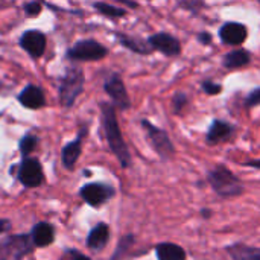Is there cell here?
<instances>
[{"label": "cell", "instance_id": "83f0119b", "mask_svg": "<svg viewBox=\"0 0 260 260\" xmlns=\"http://www.w3.org/2000/svg\"><path fill=\"white\" fill-rule=\"evenodd\" d=\"M198 41L204 46H209L212 44V35L209 32H200L198 34Z\"/></svg>", "mask_w": 260, "mask_h": 260}, {"label": "cell", "instance_id": "f1b7e54d", "mask_svg": "<svg viewBox=\"0 0 260 260\" xmlns=\"http://www.w3.org/2000/svg\"><path fill=\"white\" fill-rule=\"evenodd\" d=\"M11 229V222L6 219H0V233H5Z\"/></svg>", "mask_w": 260, "mask_h": 260}, {"label": "cell", "instance_id": "603a6c76", "mask_svg": "<svg viewBox=\"0 0 260 260\" xmlns=\"http://www.w3.org/2000/svg\"><path fill=\"white\" fill-rule=\"evenodd\" d=\"M189 104V98L184 91H177L172 98V107H174V113L180 114Z\"/></svg>", "mask_w": 260, "mask_h": 260}, {"label": "cell", "instance_id": "5bb4252c", "mask_svg": "<svg viewBox=\"0 0 260 260\" xmlns=\"http://www.w3.org/2000/svg\"><path fill=\"white\" fill-rule=\"evenodd\" d=\"M18 102L29 108V110H38L41 107L46 105V99H44V93L41 91L40 87L37 85H27L20 94H18Z\"/></svg>", "mask_w": 260, "mask_h": 260}, {"label": "cell", "instance_id": "30bf717a", "mask_svg": "<svg viewBox=\"0 0 260 260\" xmlns=\"http://www.w3.org/2000/svg\"><path fill=\"white\" fill-rule=\"evenodd\" d=\"M149 44L154 50H158L160 53L166 56H178L181 53V43L177 37L168 34V32H157L148 38Z\"/></svg>", "mask_w": 260, "mask_h": 260}, {"label": "cell", "instance_id": "9a60e30c", "mask_svg": "<svg viewBox=\"0 0 260 260\" xmlns=\"http://www.w3.org/2000/svg\"><path fill=\"white\" fill-rule=\"evenodd\" d=\"M116 37H117L119 43L123 47L129 49L134 53H139V55H151L154 52V49H152V46L149 44L148 40H143L140 37L126 35V34H122V32H116Z\"/></svg>", "mask_w": 260, "mask_h": 260}, {"label": "cell", "instance_id": "277c9868", "mask_svg": "<svg viewBox=\"0 0 260 260\" xmlns=\"http://www.w3.org/2000/svg\"><path fill=\"white\" fill-rule=\"evenodd\" d=\"M142 126L146 131V136L154 148V151L158 154V157L161 160H169L174 157L175 154V146L171 140V137L168 136V133L158 126H155L154 123H151L148 119L142 120Z\"/></svg>", "mask_w": 260, "mask_h": 260}, {"label": "cell", "instance_id": "ac0fdd59", "mask_svg": "<svg viewBox=\"0 0 260 260\" xmlns=\"http://www.w3.org/2000/svg\"><path fill=\"white\" fill-rule=\"evenodd\" d=\"M53 238H55V232L52 229L50 224L47 222H40L34 227L32 230V242L35 247H47L53 242Z\"/></svg>", "mask_w": 260, "mask_h": 260}, {"label": "cell", "instance_id": "7c38bea8", "mask_svg": "<svg viewBox=\"0 0 260 260\" xmlns=\"http://www.w3.org/2000/svg\"><path fill=\"white\" fill-rule=\"evenodd\" d=\"M20 46L32 58H40L46 50V35L40 30H26L20 37Z\"/></svg>", "mask_w": 260, "mask_h": 260}, {"label": "cell", "instance_id": "52a82bcc", "mask_svg": "<svg viewBox=\"0 0 260 260\" xmlns=\"http://www.w3.org/2000/svg\"><path fill=\"white\" fill-rule=\"evenodd\" d=\"M104 90L105 93L111 98L113 105L119 110H129L131 108V99L128 96V91L125 88V84L122 78L117 73L110 75L105 82H104Z\"/></svg>", "mask_w": 260, "mask_h": 260}, {"label": "cell", "instance_id": "1f68e13d", "mask_svg": "<svg viewBox=\"0 0 260 260\" xmlns=\"http://www.w3.org/2000/svg\"><path fill=\"white\" fill-rule=\"evenodd\" d=\"M119 2H122V3H126L129 8H137V6H139L136 2H131V0H119Z\"/></svg>", "mask_w": 260, "mask_h": 260}, {"label": "cell", "instance_id": "44dd1931", "mask_svg": "<svg viewBox=\"0 0 260 260\" xmlns=\"http://www.w3.org/2000/svg\"><path fill=\"white\" fill-rule=\"evenodd\" d=\"M230 256L235 260H260V248L236 244L229 248Z\"/></svg>", "mask_w": 260, "mask_h": 260}, {"label": "cell", "instance_id": "d6986e66", "mask_svg": "<svg viewBox=\"0 0 260 260\" xmlns=\"http://www.w3.org/2000/svg\"><path fill=\"white\" fill-rule=\"evenodd\" d=\"M108 238H110L108 225L107 224H98L90 232V235L87 238V245H88V248H91L94 251H99V250H102L107 245Z\"/></svg>", "mask_w": 260, "mask_h": 260}, {"label": "cell", "instance_id": "7402d4cb", "mask_svg": "<svg viewBox=\"0 0 260 260\" xmlns=\"http://www.w3.org/2000/svg\"><path fill=\"white\" fill-rule=\"evenodd\" d=\"M94 9L105 15V17H110V18H120V17H125L126 15V9L123 8H117V6H113V5H108L105 2H96L94 5Z\"/></svg>", "mask_w": 260, "mask_h": 260}, {"label": "cell", "instance_id": "7a4b0ae2", "mask_svg": "<svg viewBox=\"0 0 260 260\" xmlns=\"http://www.w3.org/2000/svg\"><path fill=\"white\" fill-rule=\"evenodd\" d=\"M209 183L212 189L221 197V198H235L242 195L244 184L242 181L224 165L215 166L209 172Z\"/></svg>", "mask_w": 260, "mask_h": 260}, {"label": "cell", "instance_id": "2e32d148", "mask_svg": "<svg viewBox=\"0 0 260 260\" xmlns=\"http://www.w3.org/2000/svg\"><path fill=\"white\" fill-rule=\"evenodd\" d=\"M85 131H87L85 128L81 129L79 136L73 142L67 143L62 149V163L67 169H73L75 163L78 161V158L82 152V137L85 136Z\"/></svg>", "mask_w": 260, "mask_h": 260}, {"label": "cell", "instance_id": "9c48e42d", "mask_svg": "<svg viewBox=\"0 0 260 260\" xmlns=\"http://www.w3.org/2000/svg\"><path fill=\"white\" fill-rule=\"evenodd\" d=\"M18 180L26 187H38L43 183V169L37 158L26 157L18 169Z\"/></svg>", "mask_w": 260, "mask_h": 260}, {"label": "cell", "instance_id": "ffe728a7", "mask_svg": "<svg viewBox=\"0 0 260 260\" xmlns=\"http://www.w3.org/2000/svg\"><path fill=\"white\" fill-rule=\"evenodd\" d=\"M155 254L158 260H186V251L172 242H163L155 247Z\"/></svg>", "mask_w": 260, "mask_h": 260}, {"label": "cell", "instance_id": "e0dca14e", "mask_svg": "<svg viewBox=\"0 0 260 260\" xmlns=\"http://www.w3.org/2000/svg\"><path fill=\"white\" fill-rule=\"evenodd\" d=\"M250 61H251V53L248 50H245V49L232 50V52L225 53L224 58H222V64L229 70L241 69V67L250 64Z\"/></svg>", "mask_w": 260, "mask_h": 260}, {"label": "cell", "instance_id": "ba28073f", "mask_svg": "<svg viewBox=\"0 0 260 260\" xmlns=\"http://www.w3.org/2000/svg\"><path fill=\"white\" fill-rule=\"evenodd\" d=\"M81 197L87 204L93 207H99L114 197V189L102 183H91V184H85L81 189Z\"/></svg>", "mask_w": 260, "mask_h": 260}, {"label": "cell", "instance_id": "4fadbf2b", "mask_svg": "<svg viewBox=\"0 0 260 260\" xmlns=\"http://www.w3.org/2000/svg\"><path fill=\"white\" fill-rule=\"evenodd\" d=\"M235 133V128L227 123L225 120H221V119H215L207 131V136H206V140L209 145H218L227 139H230Z\"/></svg>", "mask_w": 260, "mask_h": 260}, {"label": "cell", "instance_id": "d4e9b609", "mask_svg": "<svg viewBox=\"0 0 260 260\" xmlns=\"http://www.w3.org/2000/svg\"><path fill=\"white\" fill-rule=\"evenodd\" d=\"M201 88L209 96H216V94H219L222 91V85L221 84L213 82V81H209V79H206V81L201 82Z\"/></svg>", "mask_w": 260, "mask_h": 260}, {"label": "cell", "instance_id": "6da1fadb", "mask_svg": "<svg viewBox=\"0 0 260 260\" xmlns=\"http://www.w3.org/2000/svg\"><path fill=\"white\" fill-rule=\"evenodd\" d=\"M101 113H102V126L105 131V137L108 142V146L111 152L117 157L122 168L131 166V154L128 151V146L122 137V131L117 122L116 116V107L108 102L101 104Z\"/></svg>", "mask_w": 260, "mask_h": 260}, {"label": "cell", "instance_id": "5b68a950", "mask_svg": "<svg viewBox=\"0 0 260 260\" xmlns=\"http://www.w3.org/2000/svg\"><path fill=\"white\" fill-rule=\"evenodd\" d=\"M108 55V49L96 40H82L73 44L66 56L72 61H101Z\"/></svg>", "mask_w": 260, "mask_h": 260}, {"label": "cell", "instance_id": "8992f818", "mask_svg": "<svg viewBox=\"0 0 260 260\" xmlns=\"http://www.w3.org/2000/svg\"><path fill=\"white\" fill-rule=\"evenodd\" d=\"M32 239L26 235L9 236L0 242V260H23L32 251Z\"/></svg>", "mask_w": 260, "mask_h": 260}, {"label": "cell", "instance_id": "8fae6325", "mask_svg": "<svg viewBox=\"0 0 260 260\" xmlns=\"http://www.w3.org/2000/svg\"><path fill=\"white\" fill-rule=\"evenodd\" d=\"M248 37V27L238 21H227L219 27V38L227 46H241Z\"/></svg>", "mask_w": 260, "mask_h": 260}, {"label": "cell", "instance_id": "cb8c5ba5", "mask_svg": "<svg viewBox=\"0 0 260 260\" xmlns=\"http://www.w3.org/2000/svg\"><path fill=\"white\" fill-rule=\"evenodd\" d=\"M37 142H38V140H37L35 136H32V134L24 136V137L21 139V142H20V152H21V155L27 157V155L35 149Z\"/></svg>", "mask_w": 260, "mask_h": 260}, {"label": "cell", "instance_id": "484cf974", "mask_svg": "<svg viewBox=\"0 0 260 260\" xmlns=\"http://www.w3.org/2000/svg\"><path fill=\"white\" fill-rule=\"evenodd\" d=\"M257 105H260V87L259 88H254L245 98V107L247 108H253V107H257Z\"/></svg>", "mask_w": 260, "mask_h": 260}, {"label": "cell", "instance_id": "3957f363", "mask_svg": "<svg viewBox=\"0 0 260 260\" xmlns=\"http://www.w3.org/2000/svg\"><path fill=\"white\" fill-rule=\"evenodd\" d=\"M84 72L79 67H69L59 79L58 98L64 108H72L78 96L84 91Z\"/></svg>", "mask_w": 260, "mask_h": 260}, {"label": "cell", "instance_id": "4316f807", "mask_svg": "<svg viewBox=\"0 0 260 260\" xmlns=\"http://www.w3.org/2000/svg\"><path fill=\"white\" fill-rule=\"evenodd\" d=\"M40 12H41V3L40 2L34 0V2H29L24 5V14L27 17H37V15H40Z\"/></svg>", "mask_w": 260, "mask_h": 260}, {"label": "cell", "instance_id": "4dcf8cb0", "mask_svg": "<svg viewBox=\"0 0 260 260\" xmlns=\"http://www.w3.org/2000/svg\"><path fill=\"white\" fill-rule=\"evenodd\" d=\"M72 260H90L87 256H84V254H79V253H76V251H73V259Z\"/></svg>", "mask_w": 260, "mask_h": 260}, {"label": "cell", "instance_id": "f546056e", "mask_svg": "<svg viewBox=\"0 0 260 260\" xmlns=\"http://www.w3.org/2000/svg\"><path fill=\"white\" fill-rule=\"evenodd\" d=\"M245 166H250V168H256V169H260V158L257 160H250L245 163Z\"/></svg>", "mask_w": 260, "mask_h": 260}, {"label": "cell", "instance_id": "d6a6232c", "mask_svg": "<svg viewBox=\"0 0 260 260\" xmlns=\"http://www.w3.org/2000/svg\"><path fill=\"white\" fill-rule=\"evenodd\" d=\"M203 216H204V218H210V212H209L207 209H204V210H203Z\"/></svg>", "mask_w": 260, "mask_h": 260}]
</instances>
